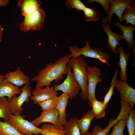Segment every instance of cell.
<instances>
[{"mask_svg":"<svg viewBox=\"0 0 135 135\" xmlns=\"http://www.w3.org/2000/svg\"><path fill=\"white\" fill-rule=\"evenodd\" d=\"M72 57L70 53L59 58L54 62L48 63L44 68L38 71L37 75L32 79L36 82L35 88L50 86L53 81H55L54 84H56L63 79L64 75L67 74L68 63Z\"/></svg>","mask_w":135,"mask_h":135,"instance_id":"6da1fadb","label":"cell"},{"mask_svg":"<svg viewBox=\"0 0 135 135\" xmlns=\"http://www.w3.org/2000/svg\"><path fill=\"white\" fill-rule=\"evenodd\" d=\"M68 64L72 69L74 77L80 86L81 92L80 93L81 98L84 100H87L88 98L87 88L88 77V65L86 61L82 56L75 58L72 57Z\"/></svg>","mask_w":135,"mask_h":135,"instance_id":"7a4b0ae2","label":"cell"},{"mask_svg":"<svg viewBox=\"0 0 135 135\" xmlns=\"http://www.w3.org/2000/svg\"><path fill=\"white\" fill-rule=\"evenodd\" d=\"M69 50L72 54V57L77 58L81 55L85 57L96 59L108 66H110L109 62L110 54L104 52L102 49L96 48L93 49L91 47L89 41H86V45L84 47L79 48L77 46H70Z\"/></svg>","mask_w":135,"mask_h":135,"instance_id":"3957f363","label":"cell"},{"mask_svg":"<svg viewBox=\"0 0 135 135\" xmlns=\"http://www.w3.org/2000/svg\"><path fill=\"white\" fill-rule=\"evenodd\" d=\"M45 13L41 8L24 16L23 21L20 23V30L26 32L29 30H38L43 26Z\"/></svg>","mask_w":135,"mask_h":135,"instance_id":"277c9868","label":"cell"},{"mask_svg":"<svg viewBox=\"0 0 135 135\" xmlns=\"http://www.w3.org/2000/svg\"><path fill=\"white\" fill-rule=\"evenodd\" d=\"M68 73L66 78L60 84H54L53 87L56 91L60 90L63 93L68 94L69 99L76 98L77 95L80 92V86L76 80L70 66L68 65Z\"/></svg>","mask_w":135,"mask_h":135,"instance_id":"5b68a950","label":"cell"},{"mask_svg":"<svg viewBox=\"0 0 135 135\" xmlns=\"http://www.w3.org/2000/svg\"><path fill=\"white\" fill-rule=\"evenodd\" d=\"M8 122L20 133L24 135H36L40 134L42 130L24 119L21 115L11 114Z\"/></svg>","mask_w":135,"mask_h":135,"instance_id":"8992f818","label":"cell"},{"mask_svg":"<svg viewBox=\"0 0 135 135\" xmlns=\"http://www.w3.org/2000/svg\"><path fill=\"white\" fill-rule=\"evenodd\" d=\"M88 84L87 90L88 104L91 108L93 101L96 99L95 92L96 86L99 82H102V79L100 76L101 75L100 69L95 66H87Z\"/></svg>","mask_w":135,"mask_h":135,"instance_id":"52a82bcc","label":"cell"},{"mask_svg":"<svg viewBox=\"0 0 135 135\" xmlns=\"http://www.w3.org/2000/svg\"><path fill=\"white\" fill-rule=\"evenodd\" d=\"M21 92L18 96H14L8 101L12 114L21 115L23 110L22 105L24 102H28L32 96L30 85H25L20 89Z\"/></svg>","mask_w":135,"mask_h":135,"instance_id":"ba28073f","label":"cell"},{"mask_svg":"<svg viewBox=\"0 0 135 135\" xmlns=\"http://www.w3.org/2000/svg\"><path fill=\"white\" fill-rule=\"evenodd\" d=\"M135 5L134 1L132 0H112L108 15L102 18L101 20L103 24L110 23L112 21V16L115 14L118 17L119 22L121 23L122 15L125 9L128 6Z\"/></svg>","mask_w":135,"mask_h":135,"instance_id":"9c48e42d","label":"cell"},{"mask_svg":"<svg viewBox=\"0 0 135 135\" xmlns=\"http://www.w3.org/2000/svg\"><path fill=\"white\" fill-rule=\"evenodd\" d=\"M58 112L56 108L42 110L39 116L30 122L37 127L41 123L47 122L52 124L58 129H63V125L58 121Z\"/></svg>","mask_w":135,"mask_h":135,"instance_id":"30bf717a","label":"cell"},{"mask_svg":"<svg viewBox=\"0 0 135 135\" xmlns=\"http://www.w3.org/2000/svg\"><path fill=\"white\" fill-rule=\"evenodd\" d=\"M120 94L121 100L128 103L132 109L135 104V89L127 82L118 80L115 86Z\"/></svg>","mask_w":135,"mask_h":135,"instance_id":"8fae6325","label":"cell"},{"mask_svg":"<svg viewBox=\"0 0 135 135\" xmlns=\"http://www.w3.org/2000/svg\"><path fill=\"white\" fill-rule=\"evenodd\" d=\"M33 96L30 100L34 104H38L42 101L52 98L56 96L58 92L50 86H46L44 88H35L32 92Z\"/></svg>","mask_w":135,"mask_h":135,"instance_id":"7c38bea8","label":"cell"},{"mask_svg":"<svg viewBox=\"0 0 135 135\" xmlns=\"http://www.w3.org/2000/svg\"><path fill=\"white\" fill-rule=\"evenodd\" d=\"M6 80L20 88L24 84L30 85L29 76L21 70L20 67L14 71H8L5 75Z\"/></svg>","mask_w":135,"mask_h":135,"instance_id":"4fadbf2b","label":"cell"},{"mask_svg":"<svg viewBox=\"0 0 135 135\" xmlns=\"http://www.w3.org/2000/svg\"><path fill=\"white\" fill-rule=\"evenodd\" d=\"M113 25L119 27L121 30L122 40H124L127 43L128 48L129 50L134 49L135 48V40L134 38L133 32L135 26L130 25L129 26L122 24L119 21L113 22Z\"/></svg>","mask_w":135,"mask_h":135,"instance_id":"5bb4252c","label":"cell"},{"mask_svg":"<svg viewBox=\"0 0 135 135\" xmlns=\"http://www.w3.org/2000/svg\"><path fill=\"white\" fill-rule=\"evenodd\" d=\"M104 31L106 34L108 38L106 40L108 48L111 49L114 53L116 54L118 51L116 50L117 45L120 46L119 41L122 40L121 35L118 34H116L113 32L111 30L110 26L108 24L106 25L103 24L102 26Z\"/></svg>","mask_w":135,"mask_h":135,"instance_id":"9a60e30c","label":"cell"},{"mask_svg":"<svg viewBox=\"0 0 135 135\" xmlns=\"http://www.w3.org/2000/svg\"><path fill=\"white\" fill-rule=\"evenodd\" d=\"M117 48L119 52V61L117 65L120 70V80L127 82L128 76L126 73V68L129 58L132 56V54L130 53H126L123 46H120Z\"/></svg>","mask_w":135,"mask_h":135,"instance_id":"2e32d148","label":"cell"},{"mask_svg":"<svg viewBox=\"0 0 135 135\" xmlns=\"http://www.w3.org/2000/svg\"><path fill=\"white\" fill-rule=\"evenodd\" d=\"M41 3L38 0H20L18 5L22 15L25 16L38 10Z\"/></svg>","mask_w":135,"mask_h":135,"instance_id":"e0dca14e","label":"cell"},{"mask_svg":"<svg viewBox=\"0 0 135 135\" xmlns=\"http://www.w3.org/2000/svg\"><path fill=\"white\" fill-rule=\"evenodd\" d=\"M21 92L20 87L6 81V79L0 85V97L7 96L8 101L14 96L19 95Z\"/></svg>","mask_w":135,"mask_h":135,"instance_id":"ac0fdd59","label":"cell"},{"mask_svg":"<svg viewBox=\"0 0 135 135\" xmlns=\"http://www.w3.org/2000/svg\"><path fill=\"white\" fill-rule=\"evenodd\" d=\"M60 99L56 107L58 112V120L62 125L66 122V108L68 103V95L63 93L60 96Z\"/></svg>","mask_w":135,"mask_h":135,"instance_id":"d6986e66","label":"cell"},{"mask_svg":"<svg viewBox=\"0 0 135 135\" xmlns=\"http://www.w3.org/2000/svg\"><path fill=\"white\" fill-rule=\"evenodd\" d=\"M94 118V115L92 109L84 114L81 119L78 120L77 124L81 134L88 132L91 122Z\"/></svg>","mask_w":135,"mask_h":135,"instance_id":"ffe728a7","label":"cell"},{"mask_svg":"<svg viewBox=\"0 0 135 135\" xmlns=\"http://www.w3.org/2000/svg\"><path fill=\"white\" fill-rule=\"evenodd\" d=\"M78 119L77 117H72L63 125L65 135H81L77 123Z\"/></svg>","mask_w":135,"mask_h":135,"instance_id":"44dd1931","label":"cell"},{"mask_svg":"<svg viewBox=\"0 0 135 135\" xmlns=\"http://www.w3.org/2000/svg\"><path fill=\"white\" fill-rule=\"evenodd\" d=\"M122 21L125 26L129 24L132 26H135V5H131L128 6L123 12L122 18Z\"/></svg>","mask_w":135,"mask_h":135,"instance_id":"7402d4cb","label":"cell"},{"mask_svg":"<svg viewBox=\"0 0 135 135\" xmlns=\"http://www.w3.org/2000/svg\"><path fill=\"white\" fill-rule=\"evenodd\" d=\"M12 114L9 102L5 97H0V118L8 122L10 116Z\"/></svg>","mask_w":135,"mask_h":135,"instance_id":"603a6c76","label":"cell"},{"mask_svg":"<svg viewBox=\"0 0 135 135\" xmlns=\"http://www.w3.org/2000/svg\"><path fill=\"white\" fill-rule=\"evenodd\" d=\"M83 11L84 18L86 21H97L100 19L102 14L94 8L86 7Z\"/></svg>","mask_w":135,"mask_h":135,"instance_id":"cb8c5ba5","label":"cell"},{"mask_svg":"<svg viewBox=\"0 0 135 135\" xmlns=\"http://www.w3.org/2000/svg\"><path fill=\"white\" fill-rule=\"evenodd\" d=\"M0 135H24L8 122L0 120Z\"/></svg>","mask_w":135,"mask_h":135,"instance_id":"d4e9b609","label":"cell"},{"mask_svg":"<svg viewBox=\"0 0 135 135\" xmlns=\"http://www.w3.org/2000/svg\"><path fill=\"white\" fill-rule=\"evenodd\" d=\"M91 108L94 118L99 119L104 117L106 107L104 106L103 102L98 100L96 99L93 101Z\"/></svg>","mask_w":135,"mask_h":135,"instance_id":"484cf974","label":"cell"},{"mask_svg":"<svg viewBox=\"0 0 135 135\" xmlns=\"http://www.w3.org/2000/svg\"><path fill=\"white\" fill-rule=\"evenodd\" d=\"M40 128L42 130L40 134L43 135H65L63 129H58L50 124H44Z\"/></svg>","mask_w":135,"mask_h":135,"instance_id":"4316f807","label":"cell"},{"mask_svg":"<svg viewBox=\"0 0 135 135\" xmlns=\"http://www.w3.org/2000/svg\"><path fill=\"white\" fill-rule=\"evenodd\" d=\"M118 73V70L117 69L112 78L109 90L104 97L103 104L104 106L106 108L112 96L115 94L114 92V89L118 81L117 78Z\"/></svg>","mask_w":135,"mask_h":135,"instance_id":"83f0119b","label":"cell"},{"mask_svg":"<svg viewBox=\"0 0 135 135\" xmlns=\"http://www.w3.org/2000/svg\"><path fill=\"white\" fill-rule=\"evenodd\" d=\"M126 120V126L129 135H135V110L132 109Z\"/></svg>","mask_w":135,"mask_h":135,"instance_id":"f1b7e54d","label":"cell"},{"mask_svg":"<svg viewBox=\"0 0 135 135\" xmlns=\"http://www.w3.org/2000/svg\"><path fill=\"white\" fill-rule=\"evenodd\" d=\"M60 98V96H57L52 98L41 102L38 104L42 110H46L56 108Z\"/></svg>","mask_w":135,"mask_h":135,"instance_id":"f546056e","label":"cell"},{"mask_svg":"<svg viewBox=\"0 0 135 135\" xmlns=\"http://www.w3.org/2000/svg\"><path fill=\"white\" fill-rule=\"evenodd\" d=\"M126 122V120H119L114 125L112 131L109 135H124V131Z\"/></svg>","mask_w":135,"mask_h":135,"instance_id":"4dcf8cb0","label":"cell"},{"mask_svg":"<svg viewBox=\"0 0 135 135\" xmlns=\"http://www.w3.org/2000/svg\"><path fill=\"white\" fill-rule=\"evenodd\" d=\"M66 6L69 9L75 8L78 11L82 10L86 8L84 4L80 0H67L66 1Z\"/></svg>","mask_w":135,"mask_h":135,"instance_id":"1f68e13d","label":"cell"},{"mask_svg":"<svg viewBox=\"0 0 135 135\" xmlns=\"http://www.w3.org/2000/svg\"><path fill=\"white\" fill-rule=\"evenodd\" d=\"M112 0H88V3L91 4L94 2H97L101 5L108 16Z\"/></svg>","mask_w":135,"mask_h":135,"instance_id":"d6a6232c","label":"cell"},{"mask_svg":"<svg viewBox=\"0 0 135 135\" xmlns=\"http://www.w3.org/2000/svg\"><path fill=\"white\" fill-rule=\"evenodd\" d=\"M110 130L106 128L103 129L99 125H96L92 129V135H107L109 132Z\"/></svg>","mask_w":135,"mask_h":135,"instance_id":"836d02e7","label":"cell"},{"mask_svg":"<svg viewBox=\"0 0 135 135\" xmlns=\"http://www.w3.org/2000/svg\"><path fill=\"white\" fill-rule=\"evenodd\" d=\"M9 2L8 0H0V7L6 6Z\"/></svg>","mask_w":135,"mask_h":135,"instance_id":"e575fe53","label":"cell"},{"mask_svg":"<svg viewBox=\"0 0 135 135\" xmlns=\"http://www.w3.org/2000/svg\"><path fill=\"white\" fill-rule=\"evenodd\" d=\"M4 29L0 23V43L2 40V38L3 36L2 34Z\"/></svg>","mask_w":135,"mask_h":135,"instance_id":"d590c367","label":"cell"},{"mask_svg":"<svg viewBox=\"0 0 135 135\" xmlns=\"http://www.w3.org/2000/svg\"><path fill=\"white\" fill-rule=\"evenodd\" d=\"M5 79L4 76L0 74V85L5 80Z\"/></svg>","mask_w":135,"mask_h":135,"instance_id":"8d00e7d4","label":"cell"},{"mask_svg":"<svg viewBox=\"0 0 135 135\" xmlns=\"http://www.w3.org/2000/svg\"><path fill=\"white\" fill-rule=\"evenodd\" d=\"M81 135H92V133L91 132L88 131L85 133L81 134Z\"/></svg>","mask_w":135,"mask_h":135,"instance_id":"74e56055","label":"cell"},{"mask_svg":"<svg viewBox=\"0 0 135 135\" xmlns=\"http://www.w3.org/2000/svg\"><path fill=\"white\" fill-rule=\"evenodd\" d=\"M32 135H34V134H32ZM41 135H42V134H41Z\"/></svg>","mask_w":135,"mask_h":135,"instance_id":"f35d334b","label":"cell"}]
</instances>
